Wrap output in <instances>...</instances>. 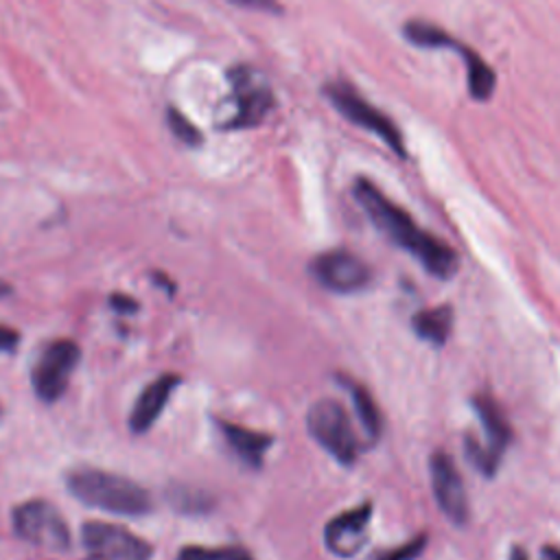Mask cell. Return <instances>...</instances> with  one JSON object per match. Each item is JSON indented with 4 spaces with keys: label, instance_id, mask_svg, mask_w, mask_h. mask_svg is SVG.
<instances>
[{
    "label": "cell",
    "instance_id": "cell-2",
    "mask_svg": "<svg viewBox=\"0 0 560 560\" xmlns=\"http://www.w3.org/2000/svg\"><path fill=\"white\" fill-rule=\"evenodd\" d=\"M66 483L81 503L105 512L142 516L151 512L153 505L151 494L142 486L116 472L98 468H74L68 472Z\"/></svg>",
    "mask_w": 560,
    "mask_h": 560
},
{
    "label": "cell",
    "instance_id": "cell-28",
    "mask_svg": "<svg viewBox=\"0 0 560 560\" xmlns=\"http://www.w3.org/2000/svg\"><path fill=\"white\" fill-rule=\"evenodd\" d=\"M11 291H13V289H11V284H7L4 280H0V300H2V298H7Z\"/></svg>",
    "mask_w": 560,
    "mask_h": 560
},
{
    "label": "cell",
    "instance_id": "cell-21",
    "mask_svg": "<svg viewBox=\"0 0 560 560\" xmlns=\"http://www.w3.org/2000/svg\"><path fill=\"white\" fill-rule=\"evenodd\" d=\"M171 503L177 505L184 512H206L208 510V497L192 492V490H184V488H173L171 492Z\"/></svg>",
    "mask_w": 560,
    "mask_h": 560
},
{
    "label": "cell",
    "instance_id": "cell-14",
    "mask_svg": "<svg viewBox=\"0 0 560 560\" xmlns=\"http://www.w3.org/2000/svg\"><path fill=\"white\" fill-rule=\"evenodd\" d=\"M217 427L225 440V444L234 451V455L247 464L249 468H260L265 453L269 451L273 438L260 431L245 429L241 424H232L228 420H217Z\"/></svg>",
    "mask_w": 560,
    "mask_h": 560
},
{
    "label": "cell",
    "instance_id": "cell-8",
    "mask_svg": "<svg viewBox=\"0 0 560 560\" xmlns=\"http://www.w3.org/2000/svg\"><path fill=\"white\" fill-rule=\"evenodd\" d=\"M79 357L81 350L72 339H55L46 343L31 372V383L37 398H42L44 402L61 398L68 387L70 374L79 363Z\"/></svg>",
    "mask_w": 560,
    "mask_h": 560
},
{
    "label": "cell",
    "instance_id": "cell-7",
    "mask_svg": "<svg viewBox=\"0 0 560 560\" xmlns=\"http://www.w3.org/2000/svg\"><path fill=\"white\" fill-rule=\"evenodd\" d=\"M15 534L42 549L66 551L70 547V532L57 508L42 499H31L13 510Z\"/></svg>",
    "mask_w": 560,
    "mask_h": 560
},
{
    "label": "cell",
    "instance_id": "cell-26",
    "mask_svg": "<svg viewBox=\"0 0 560 560\" xmlns=\"http://www.w3.org/2000/svg\"><path fill=\"white\" fill-rule=\"evenodd\" d=\"M540 558H542V560H560V549H558V547L547 545V547H542Z\"/></svg>",
    "mask_w": 560,
    "mask_h": 560
},
{
    "label": "cell",
    "instance_id": "cell-20",
    "mask_svg": "<svg viewBox=\"0 0 560 560\" xmlns=\"http://www.w3.org/2000/svg\"><path fill=\"white\" fill-rule=\"evenodd\" d=\"M168 125L182 142H186V144H199L201 142V133L197 131V127L173 107L168 109Z\"/></svg>",
    "mask_w": 560,
    "mask_h": 560
},
{
    "label": "cell",
    "instance_id": "cell-17",
    "mask_svg": "<svg viewBox=\"0 0 560 560\" xmlns=\"http://www.w3.org/2000/svg\"><path fill=\"white\" fill-rule=\"evenodd\" d=\"M346 387L350 392V398H352V405H354V411H357L363 433L368 435L370 442H376L383 431V418H381L376 400L370 396V392L363 385L346 383Z\"/></svg>",
    "mask_w": 560,
    "mask_h": 560
},
{
    "label": "cell",
    "instance_id": "cell-24",
    "mask_svg": "<svg viewBox=\"0 0 560 560\" xmlns=\"http://www.w3.org/2000/svg\"><path fill=\"white\" fill-rule=\"evenodd\" d=\"M232 2L247 7V9H256V11H273V13L280 11L278 0H232Z\"/></svg>",
    "mask_w": 560,
    "mask_h": 560
},
{
    "label": "cell",
    "instance_id": "cell-6",
    "mask_svg": "<svg viewBox=\"0 0 560 560\" xmlns=\"http://www.w3.org/2000/svg\"><path fill=\"white\" fill-rule=\"evenodd\" d=\"M234 98V114L228 118V129H245L260 125L276 107V96L267 79L252 66L238 63L228 72Z\"/></svg>",
    "mask_w": 560,
    "mask_h": 560
},
{
    "label": "cell",
    "instance_id": "cell-27",
    "mask_svg": "<svg viewBox=\"0 0 560 560\" xmlns=\"http://www.w3.org/2000/svg\"><path fill=\"white\" fill-rule=\"evenodd\" d=\"M508 560H529V558H527V553L523 551V547H512Z\"/></svg>",
    "mask_w": 560,
    "mask_h": 560
},
{
    "label": "cell",
    "instance_id": "cell-16",
    "mask_svg": "<svg viewBox=\"0 0 560 560\" xmlns=\"http://www.w3.org/2000/svg\"><path fill=\"white\" fill-rule=\"evenodd\" d=\"M411 326L420 339L433 346H444L453 328V308L448 304H440L435 308L420 311L413 315Z\"/></svg>",
    "mask_w": 560,
    "mask_h": 560
},
{
    "label": "cell",
    "instance_id": "cell-15",
    "mask_svg": "<svg viewBox=\"0 0 560 560\" xmlns=\"http://www.w3.org/2000/svg\"><path fill=\"white\" fill-rule=\"evenodd\" d=\"M455 50L459 52V57L464 59L466 66V83H468V92L472 98L477 101H486L492 96L494 85H497V77L492 72V68L486 63V59L475 52L472 48H468L466 44H455Z\"/></svg>",
    "mask_w": 560,
    "mask_h": 560
},
{
    "label": "cell",
    "instance_id": "cell-22",
    "mask_svg": "<svg viewBox=\"0 0 560 560\" xmlns=\"http://www.w3.org/2000/svg\"><path fill=\"white\" fill-rule=\"evenodd\" d=\"M424 545H427V536H418V538H413V540H409V542H405V545H400L396 549H387L383 553H374L370 560H413L416 556L422 553Z\"/></svg>",
    "mask_w": 560,
    "mask_h": 560
},
{
    "label": "cell",
    "instance_id": "cell-4",
    "mask_svg": "<svg viewBox=\"0 0 560 560\" xmlns=\"http://www.w3.org/2000/svg\"><path fill=\"white\" fill-rule=\"evenodd\" d=\"M472 409L481 422L486 442L481 444L472 435H466V440H464L466 457L479 472H483L486 477H492L499 468V462H501L510 440H512V429H510V422H508L503 409L499 407V402L492 396L477 394L472 398Z\"/></svg>",
    "mask_w": 560,
    "mask_h": 560
},
{
    "label": "cell",
    "instance_id": "cell-25",
    "mask_svg": "<svg viewBox=\"0 0 560 560\" xmlns=\"http://www.w3.org/2000/svg\"><path fill=\"white\" fill-rule=\"evenodd\" d=\"M109 304H112L118 313H136V311H138V304H136L131 298L120 295V293H114V295L109 298Z\"/></svg>",
    "mask_w": 560,
    "mask_h": 560
},
{
    "label": "cell",
    "instance_id": "cell-3",
    "mask_svg": "<svg viewBox=\"0 0 560 560\" xmlns=\"http://www.w3.org/2000/svg\"><path fill=\"white\" fill-rule=\"evenodd\" d=\"M306 429L311 438L339 464L350 466L359 455V440L341 402L319 398L308 407Z\"/></svg>",
    "mask_w": 560,
    "mask_h": 560
},
{
    "label": "cell",
    "instance_id": "cell-13",
    "mask_svg": "<svg viewBox=\"0 0 560 560\" xmlns=\"http://www.w3.org/2000/svg\"><path fill=\"white\" fill-rule=\"evenodd\" d=\"M177 385H179L177 374H162L153 383H149L140 392V396H138V400L131 409V416H129L131 431H136V433L149 431L151 424L160 418L162 409L166 407V402H168V398H171V394Z\"/></svg>",
    "mask_w": 560,
    "mask_h": 560
},
{
    "label": "cell",
    "instance_id": "cell-10",
    "mask_svg": "<svg viewBox=\"0 0 560 560\" xmlns=\"http://www.w3.org/2000/svg\"><path fill=\"white\" fill-rule=\"evenodd\" d=\"M311 273L324 289L335 293L361 291L372 280V269L365 260L348 249L322 252L311 260Z\"/></svg>",
    "mask_w": 560,
    "mask_h": 560
},
{
    "label": "cell",
    "instance_id": "cell-12",
    "mask_svg": "<svg viewBox=\"0 0 560 560\" xmlns=\"http://www.w3.org/2000/svg\"><path fill=\"white\" fill-rule=\"evenodd\" d=\"M372 518V505L363 503L352 510H346L330 518L324 527V545L330 553L350 558L354 556L365 538H368V525Z\"/></svg>",
    "mask_w": 560,
    "mask_h": 560
},
{
    "label": "cell",
    "instance_id": "cell-19",
    "mask_svg": "<svg viewBox=\"0 0 560 560\" xmlns=\"http://www.w3.org/2000/svg\"><path fill=\"white\" fill-rule=\"evenodd\" d=\"M177 560H254V558L245 547H236V545H225V547L188 545L179 549Z\"/></svg>",
    "mask_w": 560,
    "mask_h": 560
},
{
    "label": "cell",
    "instance_id": "cell-9",
    "mask_svg": "<svg viewBox=\"0 0 560 560\" xmlns=\"http://www.w3.org/2000/svg\"><path fill=\"white\" fill-rule=\"evenodd\" d=\"M81 540L88 560H149L153 553L147 540L114 523H85Z\"/></svg>",
    "mask_w": 560,
    "mask_h": 560
},
{
    "label": "cell",
    "instance_id": "cell-1",
    "mask_svg": "<svg viewBox=\"0 0 560 560\" xmlns=\"http://www.w3.org/2000/svg\"><path fill=\"white\" fill-rule=\"evenodd\" d=\"M357 203L370 217V221L398 247L418 258V262L435 278H453L459 258L451 245L422 230L409 212L387 199L370 179L359 177L352 186Z\"/></svg>",
    "mask_w": 560,
    "mask_h": 560
},
{
    "label": "cell",
    "instance_id": "cell-11",
    "mask_svg": "<svg viewBox=\"0 0 560 560\" xmlns=\"http://www.w3.org/2000/svg\"><path fill=\"white\" fill-rule=\"evenodd\" d=\"M429 470H431V490L440 512L451 523L464 525L468 521V497L453 457L448 453L435 451L431 455Z\"/></svg>",
    "mask_w": 560,
    "mask_h": 560
},
{
    "label": "cell",
    "instance_id": "cell-5",
    "mask_svg": "<svg viewBox=\"0 0 560 560\" xmlns=\"http://www.w3.org/2000/svg\"><path fill=\"white\" fill-rule=\"evenodd\" d=\"M324 94L335 105V109L350 122L378 136L400 158L407 155L405 140L396 122L385 112L374 107L368 98H363L361 92L354 90V85H350L348 81H330L324 85Z\"/></svg>",
    "mask_w": 560,
    "mask_h": 560
},
{
    "label": "cell",
    "instance_id": "cell-18",
    "mask_svg": "<svg viewBox=\"0 0 560 560\" xmlns=\"http://www.w3.org/2000/svg\"><path fill=\"white\" fill-rule=\"evenodd\" d=\"M402 35L418 48H455V39L451 33L442 31L440 26L424 22V20H409L402 26Z\"/></svg>",
    "mask_w": 560,
    "mask_h": 560
},
{
    "label": "cell",
    "instance_id": "cell-23",
    "mask_svg": "<svg viewBox=\"0 0 560 560\" xmlns=\"http://www.w3.org/2000/svg\"><path fill=\"white\" fill-rule=\"evenodd\" d=\"M18 343H20L18 330L0 324V352H13Z\"/></svg>",
    "mask_w": 560,
    "mask_h": 560
}]
</instances>
